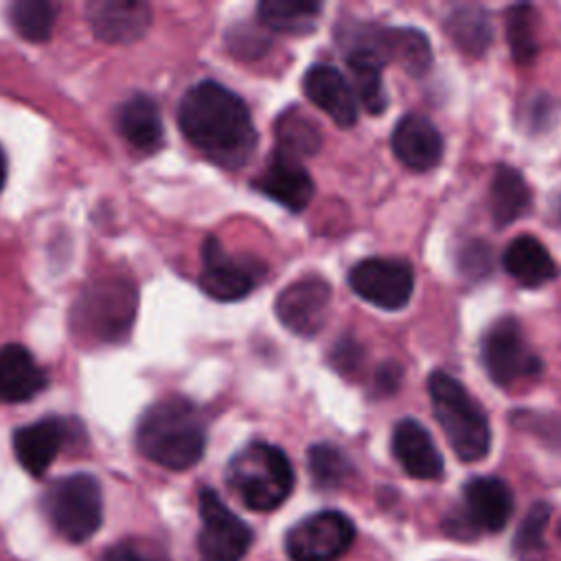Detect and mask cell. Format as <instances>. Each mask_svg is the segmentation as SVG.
Returning a JSON list of instances; mask_svg holds the SVG:
<instances>
[{"label": "cell", "mask_w": 561, "mask_h": 561, "mask_svg": "<svg viewBox=\"0 0 561 561\" xmlns=\"http://www.w3.org/2000/svg\"><path fill=\"white\" fill-rule=\"evenodd\" d=\"M184 138L226 169L243 167L256 149V129L245 101L217 81H199L178 105Z\"/></svg>", "instance_id": "obj_1"}, {"label": "cell", "mask_w": 561, "mask_h": 561, "mask_svg": "<svg viewBox=\"0 0 561 561\" xmlns=\"http://www.w3.org/2000/svg\"><path fill=\"white\" fill-rule=\"evenodd\" d=\"M136 445L147 460L171 471H184L204 456L206 425L188 399L167 397L142 412Z\"/></svg>", "instance_id": "obj_2"}, {"label": "cell", "mask_w": 561, "mask_h": 561, "mask_svg": "<svg viewBox=\"0 0 561 561\" xmlns=\"http://www.w3.org/2000/svg\"><path fill=\"white\" fill-rule=\"evenodd\" d=\"M226 482L250 511L278 508L294 491L296 473L287 454L270 443H250L226 467Z\"/></svg>", "instance_id": "obj_3"}, {"label": "cell", "mask_w": 561, "mask_h": 561, "mask_svg": "<svg viewBox=\"0 0 561 561\" xmlns=\"http://www.w3.org/2000/svg\"><path fill=\"white\" fill-rule=\"evenodd\" d=\"M434 416L445 432L454 454L462 462H478L489 454L491 427L486 412L467 392V388L443 370H434L427 379Z\"/></svg>", "instance_id": "obj_4"}, {"label": "cell", "mask_w": 561, "mask_h": 561, "mask_svg": "<svg viewBox=\"0 0 561 561\" xmlns=\"http://www.w3.org/2000/svg\"><path fill=\"white\" fill-rule=\"evenodd\" d=\"M42 508L50 526L68 541L79 543L92 537L103 522L101 484L90 473H70L48 484Z\"/></svg>", "instance_id": "obj_5"}, {"label": "cell", "mask_w": 561, "mask_h": 561, "mask_svg": "<svg viewBox=\"0 0 561 561\" xmlns=\"http://www.w3.org/2000/svg\"><path fill=\"white\" fill-rule=\"evenodd\" d=\"M136 313V291L127 280L105 278L90 283L75 305V324L101 342L121 340Z\"/></svg>", "instance_id": "obj_6"}, {"label": "cell", "mask_w": 561, "mask_h": 561, "mask_svg": "<svg viewBox=\"0 0 561 561\" xmlns=\"http://www.w3.org/2000/svg\"><path fill=\"white\" fill-rule=\"evenodd\" d=\"M513 491L495 478H471L462 486V504L447 515L445 530L456 539H473L482 533H500L513 515Z\"/></svg>", "instance_id": "obj_7"}, {"label": "cell", "mask_w": 561, "mask_h": 561, "mask_svg": "<svg viewBox=\"0 0 561 561\" xmlns=\"http://www.w3.org/2000/svg\"><path fill=\"white\" fill-rule=\"evenodd\" d=\"M337 44L344 48V59L353 77V92L368 114H381L388 96L383 90L381 70L388 64L381 42L379 26L353 22L337 28Z\"/></svg>", "instance_id": "obj_8"}, {"label": "cell", "mask_w": 561, "mask_h": 561, "mask_svg": "<svg viewBox=\"0 0 561 561\" xmlns=\"http://www.w3.org/2000/svg\"><path fill=\"white\" fill-rule=\"evenodd\" d=\"M482 364L500 388L533 381L541 375V359L526 342L515 318L495 320L482 337Z\"/></svg>", "instance_id": "obj_9"}, {"label": "cell", "mask_w": 561, "mask_h": 561, "mask_svg": "<svg viewBox=\"0 0 561 561\" xmlns=\"http://www.w3.org/2000/svg\"><path fill=\"white\" fill-rule=\"evenodd\" d=\"M355 541V524L340 511H318L285 535L291 561H340Z\"/></svg>", "instance_id": "obj_10"}, {"label": "cell", "mask_w": 561, "mask_h": 561, "mask_svg": "<svg viewBox=\"0 0 561 561\" xmlns=\"http://www.w3.org/2000/svg\"><path fill=\"white\" fill-rule=\"evenodd\" d=\"M202 528L197 552L202 561H241L252 546V528L237 517L213 489L199 491Z\"/></svg>", "instance_id": "obj_11"}, {"label": "cell", "mask_w": 561, "mask_h": 561, "mask_svg": "<svg viewBox=\"0 0 561 561\" xmlns=\"http://www.w3.org/2000/svg\"><path fill=\"white\" fill-rule=\"evenodd\" d=\"M348 285L362 300L386 311H397L412 298L414 272L401 259L373 256L351 267Z\"/></svg>", "instance_id": "obj_12"}, {"label": "cell", "mask_w": 561, "mask_h": 561, "mask_svg": "<svg viewBox=\"0 0 561 561\" xmlns=\"http://www.w3.org/2000/svg\"><path fill=\"white\" fill-rule=\"evenodd\" d=\"M263 265L230 254L217 237H208L202 245L199 287L219 302L245 298L261 280Z\"/></svg>", "instance_id": "obj_13"}, {"label": "cell", "mask_w": 561, "mask_h": 561, "mask_svg": "<svg viewBox=\"0 0 561 561\" xmlns=\"http://www.w3.org/2000/svg\"><path fill=\"white\" fill-rule=\"evenodd\" d=\"M331 285L322 276H305L285 287L276 298V316L285 329L300 337H316L327 322Z\"/></svg>", "instance_id": "obj_14"}, {"label": "cell", "mask_w": 561, "mask_h": 561, "mask_svg": "<svg viewBox=\"0 0 561 561\" xmlns=\"http://www.w3.org/2000/svg\"><path fill=\"white\" fill-rule=\"evenodd\" d=\"M252 186L291 213L305 210L313 197V180L309 171L298 158H291L278 149L270 156Z\"/></svg>", "instance_id": "obj_15"}, {"label": "cell", "mask_w": 561, "mask_h": 561, "mask_svg": "<svg viewBox=\"0 0 561 561\" xmlns=\"http://www.w3.org/2000/svg\"><path fill=\"white\" fill-rule=\"evenodd\" d=\"M85 11L92 33L107 44H131L151 26V9L147 2L99 0L90 2Z\"/></svg>", "instance_id": "obj_16"}, {"label": "cell", "mask_w": 561, "mask_h": 561, "mask_svg": "<svg viewBox=\"0 0 561 561\" xmlns=\"http://www.w3.org/2000/svg\"><path fill=\"white\" fill-rule=\"evenodd\" d=\"M68 438V423L59 416H44L13 432V454L22 469L35 478L44 476Z\"/></svg>", "instance_id": "obj_17"}, {"label": "cell", "mask_w": 561, "mask_h": 561, "mask_svg": "<svg viewBox=\"0 0 561 561\" xmlns=\"http://www.w3.org/2000/svg\"><path fill=\"white\" fill-rule=\"evenodd\" d=\"M305 96L333 118L337 127H353L357 121V96L346 77L329 66L313 64L302 79Z\"/></svg>", "instance_id": "obj_18"}, {"label": "cell", "mask_w": 561, "mask_h": 561, "mask_svg": "<svg viewBox=\"0 0 561 561\" xmlns=\"http://www.w3.org/2000/svg\"><path fill=\"white\" fill-rule=\"evenodd\" d=\"M392 454L410 478L438 480L445 462L430 432L414 419H401L392 430Z\"/></svg>", "instance_id": "obj_19"}, {"label": "cell", "mask_w": 561, "mask_h": 561, "mask_svg": "<svg viewBox=\"0 0 561 561\" xmlns=\"http://www.w3.org/2000/svg\"><path fill=\"white\" fill-rule=\"evenodd\" d=\"M392 151L401 164L414 171H430L443 158V138L423 114H405L392 131Z\"/></svg>", "instance_id": "obj_20"}, {"label": "cell", "mask_w": 561, "mask_h": 561, "mask_svg": "<svg viewBox=\"0 0 561 561\" xmlns=\"http://www.w3.org/2000/svg\"><path fill=\"white\" fill-rule=\"evenodd\" d=\"M48 386L44 368L22 344L0 346V401L24 403Z\"/></svg>", "instance_id": "obj_21"}, {"label": "cell", "mask_w": 561, "mask_h": 561, "mask_svg": "<svg viewBox=\"0 0 561 561\" xmlns=\"http://www.w3.org/2000/svg\"><path fill=\"white\" fill-rule=\"evenodd\" d=\"M118 134L140 153H153L164 138V125L158 103L149 94H131L114 116Z\"/></svg>", "instance_id": "obj_22"}, {"label": "cell", "mask_w": 561, "mask_h": 561, "mask_svg": "<svg viewBox=\"0 0 561 561\" xmlns=\"http://www.w3.org/2000/svg\"><path fill=\"white\" fill-rule=\"evenodd\" d=\"M502 265L506 274H511L524 287H541L559 274L552 254L539 239L530 234L515 237L506 245L502 254Z\"/></svg>", "instance_id": "obj_23"}, {"label": "cell", "mask_w": 561, "mask_h": 561, "mask_svg": "<svg viewBox=\"0 0 561 561\" xmlns=\"http://www.w3.org/2000/svg\"><path fill=\"white\" fill-rule=\"evenodd\" d=\"M530 202L533 197L524 175L508 164H500L489 186V208L495 226L502 228L519 219L530 208Z\"/></svg>", "instance_id": "obj_24"}, {"label": "cell", "mask_w": 561, "mask_h": 561, "mask_svg": "<svg viewBox=\"0 0 561 561\" xmlns=\"http://www.w3.org/2000/svg\"><path fill=\"white\" fill-rule=\"evenodd\" d=\"M381 46L388 61H397L414 77H421L432 66L430 42L416 28L381 26Z\"/></svg>", "instance_id": "obj_25"}, {"label": "cell", "mask_w": 561, "mask_h": 561, "mask_svg": "<svg viewBox=\"0 0 561 561\" xmlns=\"http://www.w3.org/2000/svg\"><path fill=\"white\" fill-rule=\"evenodd\" d=\"M320 11L322 4L309 0H263L256 7L259 22L276 33H309Z\"/></svg>", "instance_id": "obj_26"}, {"label": "cell", "mask_w": 561, "mask_h": 561, "mask_svg": "<svg viewBox=\"0 0 561 561\" xmlns=\"http://www.w3.org/2000/svg\"><path fill=\"white\" fill-rule=\"evenodd\" d=\"M445 28L451 42L467 55H484L493 39L489 13L480 7H458L449 13Z\"/></svg>", "instance_id": "obj_27"}, {"label": "cell", "mask_w": 561, "mask_h": 561, "mask_svg": "<svg viewBox=\"0 0 561 561\" xmlns=\"http://www.w3.org/2000/svg\"><path fill=\"white\" fill-rule=\"evenodd\" d=\"M276 140L278 151L298 158L311 156L320 149L322 136L313 118H309L300 107L285 110L276 121Z\"/></svg>", "instance_id": "obj_28"}, {"label": "cell", "mask_w": 561, "mask_h": 561, "mask_svg": "<svg viewBox=\"0 0 561 561\" xmlns=\"http://www.w3.org/2000/svg\"><path fill=\"white\" fill-rule=\"evenodd\" d=\"M11 28L26 42H46L57 22V4L46 0H15L7 7Z\"/></svg>", "instance_id": "obj_29"}, {"label": "cell", "mask_w": 561, "mask_h": 561, "mask_svg": "<svg viewBox=\"0 0 561 561\" xmlns=\"http://www.w3.org/2000/svg\"><path fill=\"white\" fill-rule=\"evenodd\" d=\"M307 467L316 489L335 491L353 476V465L342 449L329 443H316L307 451Z\"/></svg>", "instance_id": "obj_30"}, {"label": "cell", "mask_w": 561, "mask_h": 561, "mask_svg": "<svg viewBox=\"0 0 561 561\" xmlns=\"http://www.w3.org/2000/svg\"><path fill=\"white\" fill-rule=\"evenodd\" d=\"M506 39L517 64H530L537 57V11L530 4H515L506 11Z\"/></svg>", "instance_id": "obj_31"}, {"label": "cell", "mask_w": 561, "mask_h": 561, "mask_svg": "<svg viewBox=\"0 0 561 561\" xmlns=\"http://www.w3.org/2000/svg\"><path fill=\"white\" fill-rule=\"evenodd\" d=\"M550 513H552V506L548 502H535L528 508L513 539V548L519 557L537 554L543 548V530L548 526Z\"/></svg>", "instance_id": "obj_32"}, {"label": "cell", "mask_w": 561, "mask_h": 561, "mask_svg": "<svg viewBox=\"0 0 561 561\" xmlns=\"http://www.w3.org/2000/svg\"><path fill=\"white\" fill-rule=\"evenodd\" d=\"M228 46L234 55L252 59L267 50L270 39L265 35H261L259 31H254L252 26H237L228 33Z\"/></svg>", "instance_id": "obj_33"}, {"label": "cell", "mask_w": 561, "mask_h": 561, "mask_svg": "<svg viewBox=\"0 0 561 561\" xmlns=\"http://www.w3.org/2000/svg\"><path fill=\"white\" fill-rule=\"evenodd\" d=\"M101 561H164V559H162V554L151 550L147 543H142L138 539H125V541L110 546L103 552Z\"/></svg>", "instance_id": "obj_34"}, {"label": "cell", "mask_w": 561, "mask_h": 561, "mask_svg": "<svg viewBox=\"0 0 561 561\" xmlns=\"http://www.w3.org/2000/svg\"><path fill=\"white\" fill-rule=\"evenodd\" d=\"M460 270L467 276H484L491 267V259H489V248L484 243H471L462 248V254L458 259Z\"/></svg>", "instance_id": "obj_35"}, {"label": "cell", "mask_w": 561, "mask_h": 561, "mask_svg": "<svg viewBox=\"0 0 561 561\" xmlns=\"http://www.w3.org/2000/svg\"><path fill=\"white\" fill-rule=\"evenodd\" d=\"M362 359V348L351 342V340H340L335 346H333V353H331V362L337 370L346 373L351 370L353 366H357Z\"/></svg>", "instance_id": "obj_36"}, {"label": "cell", "mask_w": 561, "mask_h": 561, "mask_svg": "<svg viewBox=\"0 0 561 561\" xmlns=\"http://www.w3.org/2000/svg\"><path fill=\"white\" fill-rule=\"evenodd\" d=\"M399 377H401V368L397 364H381L377 368V375H375V388H377V394H383V392H392L399 383Z\"/></svg>", "instance_id": "obj_37"}, {"label": "cell", "mask_w": 561, "mask_h": 561, "mask_svg": "<svg viewBox=\"0 0 561 561\" xmlns=\"http://www.w3.org/2000/svg\"><path fill=\"white\" fill-rule=\"evenodd\" d=\"M4 180H7V158H4V151L0 147V191L4 186Z\"/></svg>", "instance_id": "obj_38"}]
</instances>
